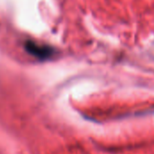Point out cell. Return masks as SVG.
I'll list each match as a JSON object with an SVG mask.
<instances>
[{"instance_id": "obj_1", "label": "cell", "mask_w": 154, "mask_h": 154, "mask_svg": "<svg viewBox=\"0 0 154 154\" xmlns=\"http://www.w3.org/2000/svg\"><path fill=\"white\" fill-rule=\"evenodd\" d=\"M24 47L29 54L41 60L51 59L54 55V50L52 48L47 45L38 44L34 42H31V41L26 42Z\"/></svg>"}]
</instances>
